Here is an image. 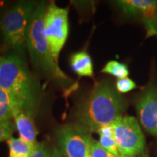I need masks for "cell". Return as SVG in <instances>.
I'll list each match as a JSON object with an SVG mask.
<instances>
[{"label": "cell", "mask_w": 157, "mask_h": 157, "mask_svg": "<svg viewBox=\"0 0 157 157\" xmlns=\"http://www.w3.org/2000/svg\"><path fill=\"white\" fill-rule=\"evenodd\" d=\"M0 88L10 96L15 110L33 118L39 101L38 82L21 56L13 53L0 58Z\"/></svg>", "instance_id": "1"}, {"label": "cell", "mask_w": 157, "mask_h": 157, "mask_svg": "<svg viewBox=\"0 0 157 157\" xmlns=\"http://www.w3.org/2000/svg\"><path fill=\"white\" fill-rule=\"evenodd\" d=\"M125 102L108 82H98L76 113L78 124L89 132L111 125L124 111Z\"/></svg>", "instance_id": "2"}, {"label": "cell", "mask_w": 157, "mask_h": 157, "mask_svg": "<svg viewBox=\"0 0 157 157\" xmlns=\"http://www.w3.org/2000/svg\"><path fill=\"white\" fill-rule=\"evenodd\" d=\"M46 2L37 3L31 14L27 30L26 46L34 67L46 76L60 80H68V76L55 61L44 31Z\"/></svg>", "instance_id": "3"}, {"label": "cell", "mask_w": 157, "mask_h": 157, "mask_svg": "<svg viewBox=\"0 0 157 157\" xmlns=\"http://www.w3.org/2000/svg\"><path fill=\"white\" fill-rule=\"evenodd\" d=\"M37 3L35 1H21L4 14L0 26L6 42L19 53L26 45L27 30L31 14Z\"/></svg>", "instance_id": "4"}, {"label": "cell", "mask_w": 157, "mask_h": 157, "mask_svg": "<svg viewBox=\"0 0 157 157\" xmlns=\"http://www.w3.org/2000/svg\"><path fill=\"white\" fill-rule=\"evenodd\" d=\"M111 126L119 154L130 157L144 154V136L135 117L120 116L111 124Z\"/></svg>", "instance_id": "5"}, {"label": "cell", "mask_w": 157, "mask_h": 157, "mask_svg": "<svg viewBox=\"0 0 157 157\" xmlns=\"http://www.w3.org/2000/svg\"><path fill=\"white\" fill-rule=\"evenodd\" d=\"M68 10L51 2L44 16V31L54 60L58 63L59 54L68 35Z\"/></svg>", "instance_id": "6"}, {"label": "cell", "mask_w": 157, "mask_h": 157, "mask_svg": "<svg viewBox=\"0 0 157 157\" xmlns=\"http://www.w3.org/2000/svg\"><path fill=\"white\" fill-rule=\"evenodd\" d=\"M56 139L60 157H87L93 140L90 132L78 124L60 127Z\"/></svg>", "instance_id": "7"}, {"label": "cell", "mask_w": 157, "mask_h": 157, "mask_svg": "<svg viewBox=\"0 0 157 157\" xmlns=\"http://www.w3.org/2000/svg\"><path fill=\"white\" fill-rule=\"evenodd\" d=\"M117 4L125 14L138 17L147 31L146 37L157 36V1L121 0Z\"/></svg>", "instance_id": "8"}, {"label": "cell", "mask_w": 157, "mask_h": 157, "mask_svg": "<svg viewBox=\"0 0 157 157\" xmlns=\"http://www.w3.org/2000/svg\"><path fill=\"white\" fill-rule=\"evenodd\" d=\"M137 112L141 124L150 134L157 136V86L151 84L137 101Z\"/></svg>", "instance_id": "9"}, {"label": "cell", "mask_w": 157, "mask_h": 157, "mask_svg": "<svg viewBox=\"0 0 157 157\" xmlns=\"http://www.w3.org/2000/svg\"><path fill=\"white\" fill-rule=\"evenodd\" d=\"M13 118L20 137L34 146L37 143L38 131L35 127L33 118L19 110H15Z\"/></svg>", "instance_id": "10"}, {"label": "cell", "mask_w": 157, "mask_h": 157, "mask_svg": "<svg viewBox=\"0 0 157 157\" xmlns=\"http://www.w3.org/2000/svg\"><path fill=\"white\" fill-rule=\"evenodd\" d=\"M70 65L72 70L79 76H93V60L86 52H78L70 57Z\"/></svg>", "instance_id": "11"}, {"label": "cell", "mask_w": 157, "mask_h": 157, "mask_svg": "<svg viewBox=\"0 0 157 157\" xmlns=\"http://www.w3.org/2000/svg\"><path fill=\"white\" fill-rule=\"evenodd\" d=\"M10 149V156L30 157L34 146L22 138H14L10 137L7 140Z\"/></svg>", "instance_id": "12"}, {"label": "cell", "mask_w": 157, "mask_h": 157, "mask_svg": "<svg viewBox=\"0 0 157 157\" xmlns=\"http://www.w3.org/2000/svg\"><path fill=\"white\" fill-rule=\"evenodd\" d=\"M15 109L10 96L0 88V121L10 120L14 116Z\"/></svg>", "instance_id": "13"}, {"label": "cell", "mask_w": 157, "mask_h": 157, "mask_svg": "<svg viewBox=\"0 0 157 157\" xmlns=\"http://www.w3.org/2000/svg\"><path fill=\"white\" fill-rule=\"evenodd\" d=\"M30 157H60L58 148L47 141L37 143Z\"/></svg>", "instance_id": "14"}, {"label": "cell", "mask_w": 157, "mask_h": 157, "mask_svg": "<svg viewBox=\"0 0 157 157\" xmlns=\"http://www.w3.org/2000/svg\"><path fill=\"white\" fill-rule=\"evenodd\" d=\"M102 72L111 74L119 79L126 78L129 75V70L126 65L121 63L116 60H111V61L108 62L102 69Z\"/></svg>", "instance_id": "15"}, {"label": "cell", "mask_w": 157, "mask_h": 157, "mask_svg": "<svg viewBox=\"0 0 157 157\" xmlns=\"http://www.w3.org/2000/svg\"><path fill=\"white\" fill-rule=\"evenodd\" d=\"M88 157H117L105 150L101 143L95 140H92Z\"/></svg>", "instance_id": "16"}, {"label": "cell", "mask_w": 157, "mask_h": 157, "mask_svg": "<svg viewBox=\"0 0 157 157\" xmlns=\"http://www.w3.org/2000/svg\"><path fill=\"white\" fill-rule=\"evenodd\" d=\"M14 130L15 127L10 120L0 121V142L8 140Z\"/></svg>", "instance_id": "17"}, {"label": "cell", "mask_w": 157, "mask_h": 157, "mask_svg": "<svg viewBox=\"0 0 157 157\" xmlns=\"http://www.w3.org/2000/svg\"><path fill=\"white\" fill-rule=\"evenodd\" d=\"M117 91L121 93H126L136 88V84L128 77L119 78L116 83Z\"/></svg>", "instance_id": "18"}, {"label": "cell", "mask_w": 157, "mask_h": 157, "mask_svg": "<svg viewBox=\"0 0 157 157\" xmlns=\"http://www.w3.org/2000/svg\"><path fill=\"white\" fill-rule=\"evenodd\" d=\"M99 143L103 147L105 150L111 153L115 156H119V149H118V146L116 143L115 140L113 138H111V137H106L103 136H100V141Z\"/></svg>", "instance_id": "19"}, {"label": "cell", "mask_w": 157, "mask_h": 157, "mask_svg": "<svg viewBox=\"0 0 157 157\" xmlns=\"http://www.w3.org/2000/svg\"><path fill=\"white\" fill-rule=\"evenodd\" d=\"M97 132L99 134L100 136L111 137V138L114 139V135H113V131L111 124L101 127L98 129Z\"/></svg>", "instance_id": "20"}, {"label": "cell", "mask_w": 157, "mask_h": 157, "mask_svg": "<svg viewBox=\"0 0 157 157\" xmlns=\"http://www.w3.org/2000/svg\"><path fill=\"white\" fill-rule=\"evenodd\" d=\"M5 2L0 0V9H1L2 7H3L4 6H5Z\"/></svg>", "instance_id": "21"}, {"label": "cell", "mask_w": 157, "mask_h": 157, "mask_svg": "<svg viewBox=\"0 0 157 157\" xmlns=\"http://www.w3.org/2000/svg\"><path fill=\"white\" fill-rule=\"evenodd\" d=\"M117 157H130V156H123V155H119Z\"/></svg>", "instance_id": "22"}, {"label": "cell", "mask_w": 157, "mask_h": 157, "mask_svg": "<svg viewBox=\"0 0 157 157\" xmlns=\"http://www.w3.org/2000/svg\"><path fill=\"white\" fill-rule=\"evenodd\" d=\"M10 157H19V156H10Z\"/></svg>", "instance_id": "23"}, {"label": "cell", "mask_w": 157, "mask_h": 157, "mask_svg": "<svg viewBox=\"0 0 157 157\" xmlns=\"http://www.w3.org/2000/svg\"><path fill=\"white\" fill-rule=\"evenodd\" d=\"M87 157H88V156H87Z\"/></svg>", "instance_id": "24"}]
</instances>
